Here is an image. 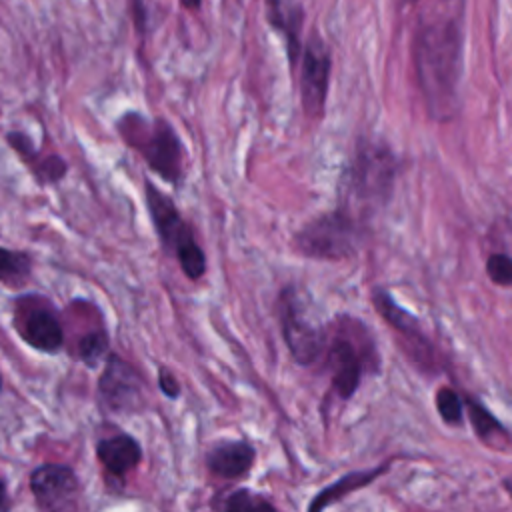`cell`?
Masks as SVG:
<instances>
[{
    "instance_id": "d6986e66",
    "label": "cell",
    "mask_w": 512,
    "mask_h": 512,
    "mask_svg": "<svg viewBox=\"0 0 512 512\" xmlns=\"http://www.w3.org/2000/svg\"><path fill=\"white\" fill-rule=\"evenodd\" d=\"M8 140L12 142V148H14V150H18L26 160H30V158H38L36 150H32L30 146H26V144H28V140L24 138V134H20V132H12V134H8ZM36 162H40V164H42L40 174H38V178H40L42 182H54V180L62 178V176H64V172H66V162H64L62 158H58V156H52V158H40V160H36Z\"/></svg>"
},
{
    "instance_id": "83f0119b",
    "label": "cell",
    "mask_w": 512,
    "mask_h": 512,
    "mask_svg": "<svg viewBox=\"0 0 512 512\" xmlns=\"http://www.w3.org/2000/svg\"><path fill=\"white\" fill-rule=\"evenodd\" d=\"M0 388H2V376H0Z\"/></svg>"
},
{
    "instance_id": "5b68a950",
    "label": "cell",
    "mask_w": 512,
    "mask_h": 512,
    "mask_svg": "<svg viewBox=\"0 0 512 512\" xmlns=\"http://www.w3.org/2000/svg\"><path fill=\"white\" fill-rule=\"evenodd\" d=\"M362 238V224L352 210L336 208L302 226L294 236V244L308 258L342 260L358 252Z\"/></svg>"
},
{
    "instance_id": "484cf974",
    "label": "cell",
    "mask_w": 512,
    "mask_h": 512,
    "mask_svg": "<svg viewBox=\"0 0 512 512\" xmlns=\"http://www.w3.org/2000/svg\"><path fill=\"white\" fill-rule=\"evenodd\" d=\"M200 2H202V0H180V4H182L184 8H188V10H196V8L200 6Z\"/></svg>"
},
{
    "instance_id": "8fae6325",
    "label": "cell",
    "mask_w": 512,
    "mask_h": 512,
    "mask_svg": "<svg viewBox=\"0 0 512 512\" xmlns=\"http://www.w3.org/2000/svg\"><path fill=\"white\" fill-rule=\"evenodd\" d=\"M142 380L134 366L116 354H110L98 382V396L112 412H132L140 402Z\"/></svg>"
},
{
    "instance_id": "cb8c5ba5",
    "label": "cell",
    "mask_w": 512,
    "mask_h": 512,
    "mask_svg": "<svg viewBox=\"0 0 512 512\" xmlns=\"http://www.w3.org/2000/svg\"><path fill=\"white\" fill-rule=\"evenodd\" d=\"M158 384H160V390L168 396V398H178L180 396V386H178V380L174 378V374L166 368H160L158 372Z\"/></svg>"
},
{
    "instance_id": "8992f818",
    "label": "cell",
    "mask_w": 512,
    "mask_h": 512,
    "mask_svg": "<svg viewBox=\"0 0 512 512\" xmlns=\"http://www.w3.org/2000/svg\"><path fill=\"white\" fill-rule=\"evenodd\" d=\"M146 206L160 242L168 252L178 258L182 272L190 280H198L206 272L204 250L194 240V234L186 220L180 216L170 196L162 194L152 182L146 180Z\"/></svg>"
},
{
    "instance_id": "ac0fdd59",
    "label": "cell",
    "mask_w": 512,
    "mask_h": 512,
    "mask_svg": "<svg viewBox=\"0 0 512 512\" xmlns=\"http://www.w3.org/2000/svg\"><path fill=\"white\" fill-rule=\"evenodd\" d=\"M32 262L24 252L0 248V282L8 286H20L30 278Z\"/></svg>"
},
{
    "instance_id": "44dd1931",
    "label": "cell",
    "mask_w": 512,
    "mask_h": 512,
    "mask_svg": "<svg viewBox=\"0 0 512 512\" xmlns=\"http://www.w3.org/2000/svg\"><path fill=\"white\" fill-rule=\"evenodd\" d=\"M108 354V338L104 330H92L78 340V358L94 366Z\"/></svg>"
},
{
    "instance_id": "ffe728a7",
    "label": "cell",
    "mask_w": 512,
    "mask_h": 512,
    "mask_svg": "<svg viewBox=\"0 0 512 512\" xmlns=\"http://www.w3.org/2000/svg\"><path fill=\"white\" fill-rule=\"evenodd\" d=\"M220 508L228 510V512H248V510H276V506L272 502H268L264 496L254 494L246 488L234 490L230 492L224 502L220 504Z\"/></svg>"
},
{
    "instance_id": "3957f363",
    "label": "cell",
    "mask_w": 512,
    "mask_h": 512,
    "mask_svg": "<svg viewBox=\"0 0 512 512\" xmlns=\"http://www.w3.org/2000/svg\"><path fill=\"white\" fill-rule=\"evenodd\" d=\"M124 140L136 148L148 166L170 184H180L184 174V148L174 128L158 118L146 122L142 116L128 114L118 124Z\"/></svg>"
},
{
    "instance_id": "277c9868",
    "label": "cell",
    "mask_w": 512,
    "mask_h": 512,
    "mask_svg": "<svg viewBox=\"0 0 512 512\" xmlns=\"http://www.w3.org/2000/svg\"><path fill=\"white\" fill-rule=\"evenodd\" d=\"M394 178L396 158L392 150L386 144L362 140L346 168V194L356 204H362L364 210H374V206H380L390 198Z\"/></svg>"
},
{
    "instance_id": "2e32d148",
    "label": "cell",
    "mask_w": 512,
    "mask_h": 512,
    "mask_svg": "<svg viewBox=\"0 0 512 512\" xmlns=\"http://www.w3.org/2000/svg\"><path fill=\"white\" fill-rule=\"evenodd\" d=\"M268 4V20L274 28H278L286 36L288 56L292 66L300 58V26H302V10L292 0H266Z\"/></svg>"
},
{
    "instance_id": "9a60e30c",
    "label": "cell",
    "mask_w": 512,
    "mask_h": 512,
    "mask_svg": "<svg viewBox=\"0 0 512 512\" xmlns=\"http://www.w3.org/2000/svg\"><path fill=\"white\" fill-rule=\"evenodd\" d=\"M390 468V464H384L380 468H366V470H356V472H348L344 476H340L334 484L326 486L324 490H320L316 494V498L308 504V510L310 512H318V510H324L328 506H332L334 502L346 498L348 494L372 484L378 476H382L386 470Z\"/></svg>"
},
{
    "instance_id": "7402d4cb",
    "label": "cell",
    "mask_w": 512,
    "mask_h": 512,
    "mask_svg": "<svg viewBox=\"0 0 512 512\" xmlns=\"http://www.w3.org/2000/svg\"><path fill=\"white\" fill-rule=\"evenodd\" d=\"M436 410L440 414V418L446 422V424H460L462 422V416H464V402L460 400L458 392L448 388V386H442L438 388L436 392Z\"/></svg>"
},
{
    "instance_id": "d4e9b609",
    "label": "cell",
    "mask_w": 512,
    "mask_h": 512,
    "mask_svg": "<svg viewBox=\"0 0 512 512\" xmlns=\"http://www.w3.org/2000/svg\"><path fill=\"white\" fill-rule=\"evenodd\" d=\"M10 508V502H8V492H6V484L4 480L0 478V512L8 510Z\"/></svg>"
},
{
    "instance_id": "7a4b0ae2",
    "label": "cell",
    "mask_w": 512,
    "mask_h": 512,
    "mask_svg": "<svg viewBox=\"0 0 512 512\" xmlns=\"http://www.w3.org/2000/svg\"><path fill=\"white\" fill-rule=\"evenodd\" d=\"M336 328L324 354L330 368L332 390L342 400H348L358 390L362 376L378 370V350L360 320L340 318Z\"/></svg>"
},
{
    "instance_id": "30bf717a",
    "label": "cell",
    "mask_w": 512,
    "mask_h": 512,
    "mask_svg": "<svg viewBox=\"0 0 512 512\" xmlns=\"http://www.w3.org/2000/svg\"><path fill=\"white\" fill-rule=\"evenodd\" d=\"M30 488L42 510H72L78 506L80 482L66 464H42L30 474Z\"/></svg>"
},
{
    "instance_id": "52a82bcc",
    "label": "cell",
    "mask_w": 512,
    "mask_h": 512,
    "mask_svg": "<svg viewBox=\"0 0 512 512\" xmlns=\"http://www.w3.org/2000/svg\"><path fill=\"white\" fill-rule=\"evenodd\" d=\"M374 310L396 332V342L402 354L426 376H436L442 370V356L436 344L426 336L420 320L402 308L386 290H372Z\"/></svg>"
},
{
    "instance_id": "6da1fadb",
    "label": "cell",
    "mask_w": 512,
    "mask_h": 512,
    "mask_svg": "<svg viewBox=\"0 0 512 512\" xmlns=\"http://www.w3.org/2000/svg\"><path fill=\"white\" fill-rule=\"evenodd\" d=\"M412 62L418 88L430 118L448 122L460 106L464 68V4L462 0H434L420 16Z\"/></svg>"
},
{
    "instance_id": "e0dca14e",
    "label": "cell",
    "mask_w": 512,
    "mask_h": 512,
    "mask_svg": "<svg viewBox=\"0 0 512 512\" xmlns=\"http://www.w3.org/2000/svg\"><path fill=\"white\" fill-rule=\"evenodd\" d=\"M464 406L468 410V418H470V424H472L476 436L486 446H490L494 450H506L512 444L508 430L498 422V418L486 406H482L474 398H466Z\"/></svg>"
},
{
    "instance_id": "5bb4252c",
    "label": "cell",
    "mask_w": 512,
    "mask_h": 512,
    "mask_svg": "<svg viewBox=\"0 0 512 512\" xmlns=\"http://www.w3.org/2000/svg\"><path fill=\"white\" fill-rule=\"evenodd\" d=\"M96 456L110 474L124 476L142 460V448L132 436L116 434L96 444Z\"/></svg>"
},
{
    "instance_id": "603a6c76",
    "label": "cell",
    "mask_w": 512,
    "mask_h": 512,
    "mask_svg": "<svg viewBox=\"0 0 512 512\" xmlns=\"http://www.w3.org/2000/svg\"><path fill=\"white\" fill-rule=\"evenodd\" d=\"M486 274L496 286H512V258L508 254H490L486 260Z\"/></svg>"
},
{
    "instance_id": "7c38bea8",
    "label": "cell",
    "mask_w": 512,
    "mask_h": 512,
    "mask_svg": "<svg viewBox=\"0 0 512 512\" xmlns=\"http://www.w3.org/2000/svg\"><path fill=\"white\" fill-rule=\"evenodd\" d=\"M20 330L24 340L42 352H56L64 342L62 322L46 304L26 308V312L20 316Z\"/></svg>"
},
{
    "instance_id": "f1b7e54d",
    "label": "cell",
    "mask_w": 512,
    "mask_h": 512,
    "mask_svg": "<svg viewBox=\"0 0 512 512\" xmlns=\"http://www.w3.org/2000/svg\"><path fill=\"white\" fill-rule=\"evenodd\" d=\"M408 2H418V0H408Z\"/></svg>"
},
{
    "instance_id": "4316f807",
    "label": "cell",
    "mask_w": 512,
    "mask_h": 512,
    "mask_svg": "<svg viewBox=\"0 0 512 512\" xmlns=\"http://www.w3.org/2000/svg\"><path fill=\"white\" fill-rule=\"evenodd\" d=\"M502 486H504V490L508 492V496L512 498V474H510V476H506V478L502 480Z\"/></svg>"
},
{
    "instance_id": "4fadbf2b",
    "label": "cell",
    "mask_w": 512,
    "mask_h": 512,
    "mask_svg": "<svg viewBox=\"0 0 512 512\" xmlns=\"http://www.w3.org/2000/svg\"><path fill=\"white\" fill-rule=\"evenodd\" d=\"M254 460H256V450L246 440L218 442L206 454L208 470L224 480H236L248 474Z\"/></svg>"
},
{
    "instance_id": "ba28073f",
    "label": "cell",
    "mask_w": 512,
    "mask_h": 512,
    "mask_svg": "<svg viewBox=\"0 0 512 512\" xmlns=\"http://www.w3.org/2000/svg\"><path fill=\"white\" fill-rule=\"evenodd\" d=\"M280 328L292 358L300 366H310L324 356L328 334L322 326L306 318L294 290H284L280 294Z\"/></svg>"
},
{
    "instance_id": "9c48e42d",
    "label": "cell",
    "mask_w": 512,
    "mask_h": 512,
    "mask_svg": "<svg viewBox=\"0 0 512 512\" xmlns=\"http://www.w3.org/2000/svg\"><path fill=\"white\" fill-rule=\"evenodd\" d=\"M330 50L318 32H312L300 52V102L308 118L324 114L328 84H330Z\"/></svg>"
}]
</instances>
